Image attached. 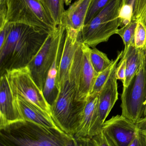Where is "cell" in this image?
<instances>
[{"instance_id":"obj_1","label":"cell","mask_w":146,"mask_h":146,"mask_svg":"<svg viewBox=\"0 0 146 146\" xmlns=\"http://www.w3.org/2000/svg\"><path fill=\"white\" fill-rule=\"evenodd\" d=\"M50 33L29 25L12 23L5 43L0 48L1 75L28 66Z\"/></svg>"},{"instance_id":"obj_2","label":"cell","mask_w":146,"mask_h":146,"mask_svg":"<svg viewBox=\"0 0 146 146\" xmlns=\"http://www.w3.org/2000/svg\"><path fill=\"white\" fill-rule=\"evenodd\" d=\"M70 135L26 121L0 130V139L13 146H67Z\"/></svg>"},{"instance_id":"obj_3","label":"cell","mask_w":146,"mask_h":146,"mask_svg":"<svg viewBox=\"0 0 146 146\" xmlns=\"http://www.w3.org/2000/svg\"><path fill=\"white\" fill-rule=\"evenodd\" d=\"M74 83L70 77L58 90V94L51 105V117L59 128L69 135L74 136L85 105L77 102Z\"/></svg>"},{"instance_id":"obj_4","label":"cell","mask_w":146,"mask_h":146,"mask_svg":"<svg viewBox=\"0 0 146 146\" xmlns=\"http://www.w3.org/2000/svg\"><path fill=\"white\" fill-rule=\"evenodd\" d=\"M122 0H112L81 32V42L93 48L102 42H107L116 34L121 27L119 13Z\"/></svg>"},{"instance_id":"obj_5","label":"cell","mask_w":146,"mask_h":146,"mask_svg":"<svg viewBox=\"0 0 146 146\" xmlns=\"http://www.w3.org/2000/svg\"><path fill=\"white\" fill-rule=\"evenodd\" d=\"M7 1L8 7L7 22L29 25L49 33L57 26L40 0Z\"/></svg>"},{"instance_id":"obj_6","label":"cell","mask_w":146,"mask_h":146,"mask_svg":"<svg viewBox=\"0 0 146 146\" xmlns=\"http://www.w3.org/2000/svg\"><path fill=\"white\" fill-rule=\"evenodd\" d=\"M122 115L134 123L146 117L145 53L137 72L121 95Z\"/></svg>"},{"instance_id":"obj_7","label":"cell","mask_w":146,"mask_h":146,"mask_svg":"<svg viewBox=\"0 0 146 146\" xmlns=\"http://www.w3.org/2000/svg\"><path fill=\"white\" fill-rule=\"evenodd\" d=\"M66 32V26L62 22L49 34L38 52L28 65L33 79L42 91L48 72L57 52L63 44Z\"/></svg>"},{"instance_id":"obj_8","label":"cell","mask_w":146,"mask_h":146,"mask_svg":"<svg viewBox=\"0 0 146 146\" xmlns=\"http://www.w3.org/2000/svg\"><path fill=\"white\" fill-rule=\"evenodd\" d=\"M91 48L81 39L75 52L69 73L75 88L77 102H85L90 96L94 82L98 74L94 71L90 58Z\"/></svg>"},{"instance_id":"obj_9","label":"cell","mask_w":146,"mask_h":146,"mask_svg":"<svg viewBox=\"0 0 146 146\" xmlns=\"http://www.w3.org/2000/svg\"><path fill=\"white\" fill-rule=\"evenodd\" d=\"M5 74L15 95L31 102L51 117V106L33 79L28 65L7 71Z\"/></svg>"},{"instance_id":"obj_10","label":"cell","mask_w":146,"mask_h":146,"mask_svg":"<svg viewBox=\"0 0 146 146\" xmlns=\"http://www.w3.org/2000/svg\"><path fill=\"white\" fill-rule=\"evenodd\" d=\"M115 72V70L99 94L97 111L90 128L89 138L102 132L103 124L118 99V85Z\"/></svg>"},{"instance_id":"obj_11","label":"cell","mask_w":146,"mask_h":146,"mask_svg":"<svg viewBox=\"0 0 146 146\" xmlns=\"http://www.w3.org/2000/svg\"><path fill=\"white\" fill-rule=\"evenodd\" d=\"M136 129V123L117 115L105 122L102 132L111 146H129L135 136Z\"/></svg>"},{"instance_id":"obj_12","label":"cell","mask_w":146,"mask_h":146,"mask_svg":"<svg viewBox=\"0 0 146 146\" xmlns=\"http://www.w3.org/2000/svg\"><path fill=\"white\" fill-rule=\"evenodd\" d=\"M24 121L17 96L13 92L6 74L1 75L0 80V130Z\"/></svg>"},{"instance_id":"obj_13","label":"cell","mask_w":146,"mask_h":146,"mask_svg":"<svg viewBox=\"0 0 146 146\" xmlns=\"http://www.w3.org/2000/svg\"><path fill=\"white\" fill-rule=\"evenodd\" d=\"M81 32L66 28L65 39L58 65L57 80L58 91L61 86L69 77L75 55L81 39Z\"/></svg>"},{"instance_id":"obj_14","label":"cell","mask_w":146,"mask_h":146,"mask_svg":"<svg viewBox=\"0 0 146 146\" xmlns=\"http://www.w3.org/2000/svg\"><path fill=\"white\" fill-rule=\"evenodd\" d=\"M17 98L25 121L46 127L61 130L49 114L25 99L17 96Z\"/></svg>"},{"instance_id":"obj_15","label":"cell","mask_w":146,"mask_h":146,"mask_svg":"<svg viewBox=\"0 0 146 146\" xmlns=\"http://www.w3.org/2000/svg\"><path fill=\"white\" fill-rule=\"evenodd\" d=\"M92 0H77L65 11L62 23L66 28L81 32L85 25L86 17Z\"/></svg>"},{"instance_id":"obj_16","label":"cell","mask_w":146,"mask_h":146,"mask_svg":"<svg viewBox=\"0 0 146 146\" xmlns=\"http://www.w3.org/2000/svg\"><path fill=\"white\" fill-rule=\"evenodd\" d=\"M98 94L90 95L86 101L74 136L75 138L89 137L90 128L97 111Z\"/></svg>"},{"instance_id":"obj_17","label":"cell","mask_w":146,"mask_h":146,"mask_svg":"<svg viewBox=\"0 0 146 146\" xmlns=\"http://www.w3.org/2000/svg\"><path fill=\"white\" fill-rule=\"evenodd\" d=\"M145 53V50L137 48L134 44L129 46L127 50L123 51L122 57L126 60V77L123 83V87L128 86L131 80L139 68L143 56Z\"/></svg>"},{"instance_id":"obj_18","label":"cell","mask_w":146,"mask_h":146,"mask_svg":"<svg viewBox=\"0 0 146 146\" xmlns=\"http://www.w3.org/2000/svg\"><path fill=\"white\" fill-rule=\"evenodd\" d=\"M62 48L63 45L57 52L55 60L48 72L43 89L44 96L46 101L50 106L54 102L58 94V91L57 87V80L58 65Z\"/></svg>"},{"instance_id":"obj_19","label":"cell","mask_w":146,"mask_h":146,"mask_svg":"<svg viewBox=\"0 0 146 146\" xmlns=\"http://www.w3.org/2000/svg\"><path fill=\"white\" fill-rule=\"evenodd\" d=\"M123 51L122 50L119 52L117 57L113 61L112 63L105 70L98 74L94 82L90 95L98 94H99L112 73L115 70L118 61L122 57Z\"/></svg>"},{"instance_id":"obj_20","label":"cell","mask_w":146,"mask_h":146,"mask_svg":"<svg viewBox=\"0 0 146 146\" xmlns=\"http://www.w3.org/2000/svg\"><path fill=\"white\" fill-rule=\"evenodd\" d=\"M40 1L56 26L61 24L66 11L64 8V0Z\"/></svg>"},{"instance_id":"obj_21","label":"cell","mask_w":146,"mask_h":146,"mask_svg":"<svg viewBox=\"0 0 146 146\" xmlns=\"http://www.w3.org/2000/svg\"><path fill=\"white\" fill-rule=\"evenodd\" d=\"M90 58L93 67L97 74L105 70L112 63L113 61L110 60L106 54L96 48H91Z\"/></svg>"},{"instance_id":"obj_22","label":"cell","mask_w":146,"mask_h":146,"mask_svg":"<svg viewBox=\"0 0 146 146\" xmlns=\"http://www.w3.org/2000/svg\"><path fill=\"white\" fill-rule=\"evenodd\" d=\"M138 21L132 20L131 22L117 30L116 34L121 38L124 43V51L127 50L130 45L135 44V35Z\"/></svg>"},{"instance_id":"obj_23","label":"cell","mask_w":146,"mask_h":146,"mask_svg":"<svg viewBox=\"0 0 146 146\" xmlns=\"http://www.w3.org/2000/svg\"><path fill=\"white\" fill-rule=\"evenodd\" d=\"M136 123V133L129 146H146V117L140 119Z\"/></svg>"},{"instance_id":"obj_24","label":"cell","mask_w":146,"mask_h":146,"mask_svg":"<svg viewBox=\"0 0 146 146\" xmlns=\"http://www.w3.org/2000/svg\"><path fill=\"white\" fill-rule=\"evenodd\" d=\"M135 0H122L119 13V19L123 25L129 23L133 19Z\"/></svg>"},{"instance_id":"obj_25","label":"cell","mask_w":146,"mask_h":146,"mask_svg":"<svg viewBox=\"0 0 146 146\" xmlns=\"http://www.w3.org/2000/svg\"><path fill=\"white\" fill-rule=\"evenodd\" d=\"M112 0H92L86 17L85 25L90 22Z\"/></svg>"},{"instance_id":"obj_26","label":"cell","mask_w":146,"mask_h":146,"mask_svg":"<svg viewBox=\"0 0 146 146\" xmlns=\"http://www.w3.org/2000/svg\"><path fill=\"white\" fill-rule=\"evenodd\" d=\"M135 46L137 48H146V28L141 21H138L135 35Z\"/></svg>"},{"instance_id":"obj_27","label":"cell","mask_w":146,"mask_h":146,"mask_svg":"<svg viewBox=\"0 0 146 146\" xmlns=\"http://www.w3.org/2000/svg\"><path fill=\"white\" fill-rule=\"evenodd\" d=\"M132 20L141 21L146 28V0H135Z\"/></svg>"},{"instance_id":"obj_28","label":"cell","mask_w":146,"mask_h":146,"mask_svg":"<svg viewBox=\"0 0 146 146\" xmlns=\"http://www.w3.org/2000/svg\"><path fill=\"white\" fill-rule=\"evenodd\" d=\"M126 60L124 57H122L118 64V66L116 68L115 77L117 80H121L123 83L125 81L126 77Z\"/></svg>"},{"instance_id":"obj_29","label":"cell","mask_w":146,"mask_h":146,"mask_svg":"<svg viewBox=\"0 0 146 146\" xmlns=\"http://www.w3.org/2000/svg\"><path fill=\"white\" fill-rule=\"evenodd\" d=\"M8 7L7 0H0V28L7 23Z\"/></svg>"},{"instance_id":"obj_30","label":"cell","mask_w":146,"mask_h":146,"mask_svg":"<svg viewBox=\"0 0 146 146\" xmlns=\"http://www.w3.org/2000/svg\"><path fill=\"white\" fill-rule=\"evenodd\" d=\"M92 138L95 141L98 146H111L110 145L104 135L102 132Z\"/></svg>"},{"instance_id":"obj_31","label":"cell","mask_w":146,"mask_h":146,"mask_svg":"<svg viewBox=\"0 0 146 146\" xmlns=\"http://www.w3.org/2000/svg\"><path fill=\"white\" fill-rule=\"evenodd\" d=\"M79 146H98L93 138L89 137L76 138Z\"/></svg>"},{"instance_id":"obj_32","label":"cell","mask_w":146,"mask_h":146,"mask_svg":"<svg viewBox=\"0 0 146 146\" xmlns=\"http://www.w3.org/2000/svg\"><path fill=\"white\" fill-rule=\"evenodd\" d=\"M67 146H79L77 139L73 135H70L68 140Z\"/></svg>"},{"instance_id":"obj_33","label":"cell","mask_w":146,"mask_h":146,"mask_svg":"<svg viewBox=\"0 0 146 146\" xmlns=\"http://www.w3.org/2000/svg\"><path fill=\"white\" fill-rule=\"evenodd\" d=\"M0 146H13L2 139H0Z\"/></svg>"},{"instance_id":"obj_34","label":"cell","mask_w":146,"mask_h":146,"mask_svg":"<svg viewBox=\"0 0 146 146\" xmlns=\"http://www.w3.org/2000/svg\"><path fill=\"white\" fill-rule=\"evenodd\" d=\"M72 1L73 0H64V3H65V4L67 6H68V5H69L71 3Z\"/></svg>"},{"instance_id":"obj_35","label":"cell","mask_w":146,"mask_h":146,"mask_svg":"<svg viewBox=\"0 0 146 146\" xmlns=\"http://www.w3.org/2000/svg\"><path fill=\"white\" fill-rule=\"evenodd\" d=\"M145 57H146V50L145 51Z\"/></svg>"}]
</instances>
